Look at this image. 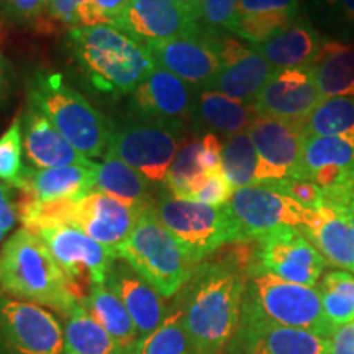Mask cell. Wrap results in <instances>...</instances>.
Wrapping results in <instances>:
<instances>
[{
    "label": "cell",
    "mask_w": 354,
    "mask_h": 354,
    "mask_svg": "<svg viewBox=\"0 0 354 354\" xmlns=\"http://www.w3.org/2000/svg\"><path fill=\"white\" fill-rule=\"evenodd\" d=\"M254 253L203 261L172 297L183 312L196 354H223L241 320L248 271Z\"/></svg>",
    "instance_id": "obj_1"
},
{
    "label": "cell",
    "mask_w": 354,
    "mask_h": 354,
    "mask_svg": "<svg viewBox=\"0 0 354 354\" xmlns=\"http://www.w3.org/2000/svg\"><path fill=\"white\" fill-rule=\"evenodd\" d=\"M63 271L77 302L84 304L95 284L107 281L117 259L112 251L74 225H57L37 232Z\"/></svg>",
    "instance_id": "obj_9"
},
{
    "label": "cell",
    "mask_w": 354,
    "mask_h": 354,
    "mask_svg": "<svg viewBox=\"0 0 354 354\" xmlns=\"http://www.w3.org/2000/svg\"><path fill=\"white\" fill-rule=\"evenodd\" d=\"M8 38V30H7V20L0 17V50L6 46Z\"/></svg>",
    "instance_id": "obj_53"
},
{
    "label": "cell",
    "mask_w": 354,
    "mask_h": 354,
    "mask_svg": "<svg viewBox=\"0 0 354 354\" xmlns=\"http://www.w3.org/2000/svg\"><path fill=\"white\" fill-rule=\"evenodd\" d=\"M256 117L258 112L253 104L234 100L214 88H207L198 92L192 130L196 133L207 130L228 138L236 133L246 131Z\"/></svg>",
    "instance_id": "obj_28"
},
{
    "label": "cell",
    "mask_w": 354,
    "mask_h": 354,
    "mask_svg": "<svg viewBox=\"0 0 354 354\" xmlns=\"http://www.w3.org/2000/svg\"><path fill=\"white\" fill-rule=\"evenodd\" d=\"M7 20L15 25L37 26L48 10V0H2Z\"/></svg>",
    "instance_id": "obj_42"
},
{
    "label": "cell",
    "mask_w": 354,
    "mask_h": 354,
    "mask_svg": "<svg viewBox=\"0 0 354 354\" xmlns=\"http://www.w3.org/2000/svg\"><path fill=\"white\" fill-rule=\"evenodd\" d=\"M287 197L295 201L308 210H317L326 203V194L320 185L305 179V177L292 176L289 179L276 184Z\"/></svg>",
    "instance_id": "obj_41"
},
{
    "label": "cell",
    "mask_w": 354,
    "mask_h": 354,
    "mask_svg": "<svg viewBox=\"0 0 354 354\" xmlns=\"http://www.w3.org/2000/svg\"><path fill=\"white\" fill-rule=\"evenodd\" d=\"M254 266L284 281L317 287L325 271L326 259L300 228H277L254 240Z\"/></svg>",
    "instance_id": "obj_12"
},
{
    "label": "cell",
    "mask_w": 354,
    "mask_h": 354,
    "mask_svg": "<svg viewBox=\"0 0 354 354\" xmlns=\"http://www.w3.org/2000/svg\"><path fill=\"white\" fill-rule=\"evenodd\" d=\"M248 133L258 153L256 184H277L295 174L304 145L302 127L258 115Z\"/></svg>",
    "instance_id": "obj_16"
},
{
    "label": "cell",
    "mask_w": 354,
    "mask_h": 354,
    "mask_svg": "<svg viewBox=\"0 0 354 354\" xmlns=\"http://www.w3.org/2000/svg\"><path fill=\"white\" fill-rule=\"evenodd\" d=\"M130 0H91L84 15V26L112 25Z\"/></svg>",
    "instance_id": "obj_44"
},
{
    "label": "cell",
    "mask_w": 354,
    "mask_h": 354,
    "mask_svg": "<svg viewBox=\"0 0 354 354\" xmlns=\"http://www.w3.org/2000/svg\"><path fill=\"white\" fill-rule=\"evenodd\" d=\"M63 354H128L92 318L82 304H76L64 315Z\"/></svg>",
    "instance_id": "obj_32"
},
{
    "label": "cell",
    "mask_w": 354,
    "mask_h": 354,
    "mask_svg": "<svg viewBox=\"0 0 354 354\" xmlns=\"http://www.w3.org/2000/svg\"><path fill=\"white\" fill-rule=\"evenodd\" d=\"M151 210L196 266L225 245L240 243V234L227 205L212 207L176 197L162 189L154 197Z\"/></svg>",
    "instance_id": "obj_6"
},
{
    "label": "cell",
    "mask_w": 354,
    "mask_h": 354,
    "mask_svg": "<svg viewBox=\"0 0 354 354\" xmlns=\"http://www.w3.org/2000/svg\"><path fill=\"white\" fill-rule=\"evenodd\" d=\"M320 185L326 203L354 190V135L307 136L295 174Z\"/></svg>",
    "instance_id": "obj_13"
},
{
    "label": "cell",
    "mask_w": 354,
    "mask_h": 354,
    "mask_svg": "<svg viewBox=\"0 0 354 354\" xmlns=\"http://www.w3.org/2000/svg\"><path fill=\"white\" fill-rule=\"evenodd\" d=\"M325 38L302 15L287 26L284 32L261 44H251L259 55L266 57L274 69H292L312 66Z\"/></svg>",
    "instance_id": "obj_27"
},
{
    "label": "cell",
    "mask_w": 354,
    "mask_h": 354,
    "mask_svg": "<svg viewBox=\"0 0 354 354\" xmlns=\"http://www.w3.org/2000/svg\"><path fill=\"white\" fill-rule=\"evenodd\" d=\"M300 17V0H240L232 35L261 44L290 26Z\"/></svg>",
    "instance_id": "obj_26"
},
{
    "label": "cell",
    "mask_w": 354,
    "mask_h": 354,
    "mask_svg": "<svg viewBox=\"0 0 354 354\" xmlns=\"http://www.w3.org/2000/svg\"><path fill=\"white\" fill-rule=\"evenodd\" d=\"M110 125L112 133L107 154L122 159L151 184H165L172 161L189 130L130 113H127L123 120Z\"/></svg>",
    "instance_id": "obj_8"
},
{
    "label": "cell",
    "mask_w": 354,
    "mask_h": 354,
    "mask_svg": "<svg viewBox=\"0 0 354 354\" xmlns=\"http://www.w3.org/2000/svg\"><path fill=\"white\" fill-rule=\"evenodd\" d=\"M95 162L88 166H63L48 169L26 166L24 177L13 189L35 201H81L95 189Z\"/></svg>",
    "instance_id": "obj_24"
},
{
    "label": "cell",
    "mask_w": 354,
    "mask_h": 354,
    "mask_svg": "<svg viewBox=\"0 0 354 354\" xmlns=\"http://www.w3.org/2000/svg\"><path fill=\"white\" fill-rule=\"evenodd\" d=\"M339 135H354L353 97L323 99L304 125V138Z\"/></svg>",
    "instance_id": "obj_34"
},
{
    "label": "cell",
    "mask_w": 354,
    "mask_h": 354,
    "mask_svg": "<svg viewBox=\"0 0 354 354\" xmlns=\"http://www.w3.org/2000/svg\"><path fill=\"white\" fill-rule=\"evenodd\" d=\"M64 328L48 308L0 294V354H63Z\"/></svg>",
    "instance_id": "obj_11"
},
{
    "label": "cell",
    "mask_w": 354,
    "mask_h": 354,
    "mask_svg": "<svg viewBox=\"0 0 354 354\" xmlns=\"http://www.w3.org/2000/svg\"><path fill=\"white\" fill-rule=\"evenodd\" d=\"M104 162L95 167V189L128 203L138 210L153 205L151 183L113 154H105Z\"/></svg>",
    "instance_id": "obj_30"
},
{
    "label": "cell",
    "mask_w": 354,
    "mask_h": 354,
    "mask_svg": "<svg viewBox=\"0 0 354 354\" xmlns=\"http://www.w3.org/2000/svg\"><path fill=\"white\" fill-rule=\"evenodd\" d=\"M241 318L307 330L325 338L335 331L323 312L318 287L294 284L258 266L248 271Z\"/></svg>",
    "instance_id": "obj_5"
},
{
    "label": "cell",
    "mask_w": 354,
    "mask_h": 354,
    "mask_svg": "<svg viewBox=\"0 0 354 354\" xmlns=\"http://www.w3.org/2000/svg\"><path fill=\"white\" fill-rule=\"evenodd\" d=\"M313 10H330V8H336V0H302Z\"/></svg>",
    "instance_id": "obj_52"
},
{
    "label": "cell",
    "mask_w": 354,
    "mask_h": 354,
    "mask_svg": "<svg viewBox=\"0 0 354 354\" xmlns=\"http://www.w3.org/2000/svg\"><path fill=\"white\" fill-rule=\"evenodd\" d=\"M258 153L250 133L241 131L228 136L221 153V171L233 189L256 185Z\"/></svg>",
    "instance_id": "obj_35"
},
{
    "label": "cell",
    "mask_w": 354,
    "mask_h": 354,
    "mask_svg": "<svg viewBox=\"0 0 354 354\" xmlns=\"http://www.w3.org/2000/svg\"><path fill=\"white\" fill-rule=\"evenodd\" d=\"M68 48L84 81L97 94L130 95L156 68L148 46L113 25L69 30Z\"/></svg>",
    "instance_id": "obj_2"
},
{
    "label": "cell",
    "mask_w": 354,
    "mask_h": 354,
    "mask_svg": "<svg viewBox=\"0 0 354 354\" xmlns=\"http://www.w3.org/2000/svg\"><path fill=\"white\" fill-rule=\"evenodd\" d=\"M322 295L323 312L330 325L338 326L354 322V274L348 271H330L317 286Z\"/></svg>",
    "instance_id": "obj_36"
},
{
    "label": "cell",
    "mask_w": 354,
    "mask_h": 354,
    "mask_svg": "<svg viewBox=\"0 0 354 354\" xmlns=\"http://www.w3.org/2000/svg\"><path fill=\"white\" fill-rule=\"evenodd\" d=\"M240 241H253L282 227L305 228L313 210L287 197L276 184H256L234 189L227 203Z\"/></svg>",
    "instance_id": "obj_10"
},
{
    "label": "cell",
    "mask_w": 354,
    "mask_h": 354,
    "mask_svg": "<svg viewBox=\"0 0 354 354\" xmlns=\"http://www.w3.org/2000/svg\"><path fill=\"white\" fill-rule=\"evenodd\" d=\"M216 37V33L202 28L196 35L149 43L146 46L159 68L169 71L198 91H207L214 87L221 69Z\"/></svg>",
    "instance_id": "obj_15"
},
{
    "label": "cell",
    "mask_w": 354,
    "mask_h": 354,
    "mask_svg": "<svg viewBox=\"0 0 354 354\" xmlns=\"http://www.w3.org/2000/svg\"><path fill=\"white\" fill-rule=\"evenodd\" d=\"M234 189L228 179L225 177L223 171L220 172H203L198 179L190 185L189 194L185 198L207 203L212 207L227 205L232 198Z\"/></svg>",
    "instance_id": "obj_40"
},
{
    "label": "cell",
    "mask_w": 354,
    "mask_h": 354,
    "mask_svg": "<svg viewBox=\"0 0 354 354\" xmlns=\"http://www.w3.org/2000/svg\"><path fill=\"white\" fill-rule=\"evenodd\" d=\"M312 68L323 99H354V44L338 39H325Z\"/></svg>",
    "instance_id": "obj_29"
},
{
    "label": "cell",
    "mask_w": 354,
    "mask_h": 354,
    "mask_svg": "<svg viewBox=\"0 0 354 354\" xmlns=\"http://www.w3.org/2000/svg\"><path fill=\"white\" fill-rule=\"evenodd\" d=\"M128 354H196L185 330L183 312L174 300L171 299L167 315L161 325L149 335L140 338Z\"/></svg>",
    "instance_id": "obj_33"
},
{
    "label": "cell",
    "mask_w": 354,
    "mask_h": 354,
    "mask_svg": "<svg viewBox=\"0 0 354 354\" xmlns=\"http://www.w3.org/2000/svg\"><path fill=\"white\" fill-rule=\"evenodd\" d=\"M216 48L221 69L212 88L234 100L254 104L276 69L251 44L240 41L234 35H218Z\"/></svg>",
    "instance_id": "obj_18"
},
{
    "label": "cell",
    "mask_w": 354,
    "mask_h": 354,
    "mask_svg": "<svg viewBox=\"0 0 354 354\" xmlns=\"http://www.w3.org/2000/svg\"><path fill=\"white\" fill-rule=\"evenodd\" d=\"M201 138L197 133H187L183 138L174 161L167 172L162 187L169 190L176 197H187L190 185L203 174L198 165V151H201Z\"/></svg>",
    "instance_id": "obj_37"
},
{
    "label": "cell",
    "mask_w": 354,
    "mask_h": 354,
    "mask_svg": "<svg viewBox=\"0 0 354 354\" xmlns=\"http://www.w3.org/2000/svg\"><path fill=\"white\" fill-rule=\"evenodd\" d=\"M336 10L344 24L354 30V0H336Z\"/></svg>",
    "instance_id": "obj_49"
},
{
    "label": "cell",
    "mask_w": 354,
    "mask_h": 354,
    "mask_svg": "<svg viewBox=\"0 0 354 354\" xmlns=\"http://www.w3.org/2000/svg\"><path fill=\"white\" fill-rule=\"evenodd\" d=\"M330 205L339 207V209H342L344 214H346L349 223H351V227H353V232H354V190H353V192H349L346 197L342 198V201L330 203Z\"/></svg>",
    "instance_id": "obj_50"
},
{
    "label": "cell",
    "mask_w": 354,
    "mask_h": 354,
    "mask_svg": "<svg viewBox=\"0 0 354 354\" xmlns=\"http://www.w3.org/2000/svg\"><path fill=\"white\" fill-rule=\"evenodd\" d=\"M17 220V190L12 185L0 183V230L8 233Z\"/></svg>",
    "instance_id": "obj_46"
},
{
    "label": "cell",
    "mask_w": 354,
    "mask_h": 354,
    "mask_svg": "<svg viewBox=\"0 0 354 354\" xmlns=\"http://www.w3.org/2000/svg\"><path fill=\"white\" fill-rule=\"evenodd\" d=\"M82 305L123 349L130 351L133 344L140 339L135 323L125 305L105 282L92 287L91 294Z\"/></svg>",
    "instance_id": "obj_31"
},
{
    "label": "cell",
    "mask_w": 354,
    "mask_h": 354,
    "mask_svg": "<svg viewBox=\"0 0 354 354\" xmlns=\"http://www.w3.org/2000/svg\"><path fill=\"white\" fill-rule=\"evenodd\" d=\"M117 258L127 261L165 299L174 297L196 268L151 207L141 210L131 234L118 248Z\"/></svg>",
    "instance_id": "obj_7"
},
{
    "label": "cell",
    "mask_w": 354,
    "mask_h": 354,
    "mask_svg": "<svg viewBox=\"0 0 354 354\" xmlns=\"http://www.w3.org/2000/svg\"><path fill=\"white\" fill-rule=\"evenodd\" d=\"M0 294L63 315L81 304L44 241L24 227L0 246Z\"/></svg>",
    "instance_id": "obj_3"
},
{
    "label": "cell",
    "mask_w": 354,
    "mask_h": 354,
    "mask_svg": "<svg viewBox=\"0 0 354 354\" xmlns=\"http://www.w3.org/2000/svg\"><path fill=\"white\" fill-rule=\"evenodd\" d=\"M6 234H7V233H3V232H2V230H0V243H2V241H3V238H6Z\"/></svg>",
    "instance_id": "obj_54"
},
{
    "label": "cell",
    "mask_w": 354,
    "mask_h": 354,
    "mask_svg": "<svg viewBox=\"0 0 354 354\" xmlns=\"http://www.w3.org/2000/svg\"><path fill=\"white\" fill-rule=\"evenodd\" d=\"M328 354H354V322L338 326L330 336Z\"/></svg>",
    "instance_id": "obj_47"
},
{
    "label": "cell",
    "mask_w": 354,
    "mask_h": 354,
    "mask_svg": "<svg viewBox=\"0 0 354 354\" xmlns=\"http://www.w3.org/2000/svg\"><path fill=\"white\" fill-rule=\"evenodd\" d=\"M140 214L141 210L118 198L92 190L77 201L73 225L117 256L118 248L128 240Z\"/></svg>",
    "instance_id": "obj_21"
},
{
    "label": "cell",
    "mask_w": 354,
    "mask_h": 354,
    "mask_svg": "<svg viewBox=\"0 0 354 354\" xmlns=\"http://www.w3.org/2000/svg\"><path fill=\"white\" fill-rule=\"evenodd\" d=\"M26 100L30 109L46 117L87 159L107 154L112 125L61 74L33 73L26 86Z\"/></svg>",
    "instance_id": "obj_4"
},
{
    "label": "cell",
    "mask_w": 354,
    "mask_h": 354,
    "mask_svg": "<svg viewBox=\"0 0 354 354\" xmlns=\"http://www.w3.org/2000/svg\"><path fill=\"white\" fill-rule=\"evenodd\" d=\"M300 230L330 264L354 274V232L339 207L325 203L313 210L310 223Z\"/></svg>",
    "instance_id": "obj_25"
},
{
    "label": "cell",
    "mask_w": 354,
    "mask_h": 354,
    "mask_svg": "<svg viewBox=\"0 0 354 354\" xmlns=\"http://www.w3.org/2000/svg\"><path fill=\"white\" fill-rule=\"evenodd\" d=\"M24 128V149L28 162L37 169L63 166H88L92 161L77 151L53 123L38 113L26 109L21 115Z\"/></svg>",
    "instance_id": "obj_23"
},
{
    "label": "cell",
    "mask_w": 354,
    "mask_h": 354,
    "mask_svg": "<svg viewBox=\"0 0 354 354\" xmlns=\"http://www.w3.org/2000/svg\"><path fill=\"white\" fill-rule=\"evenodd\" d=\"M323 100L312 66L277 69L254 100L258 115L282 118L302 127Z\"/></svg>",
    "instance_id": "obj_17"
},
{
    "label": "cell",
    "mask_w": 354,
    "mask_h": 354,
    "mask_svg": "<svg viewBox=\"0 0 354 354\" xmlns=\"http://www.w3.org/2000/svg\"><path fill=\"white\" fill-rule=\"evenodd\" d=\"M330 338L307 330L241 318L223 354H328Z\"/></svg>",
    "instance_id": "obj_20"
},
{
    "label": "cell",
    "mask_w": 354,
    "mask_h": 354,
    "mask_svg": "<svg viewBox=\"0 0 354 354\" xmlns=\"http://www.w3.org/2000/svg\"><path fill=\"white\" fill-rule=\"evenodd\" d=\"M113 26L149 44L202 32V26L172 0H130Z\"/></svg>",
    "instance_id": "obj_19"
},
{
    "label": "cell",
    "mask_w": 354,
    "mask_h": 354,
    "mask_svg": "<svg viewBox=\"0 0 354 354\" xmlns=\"http://www.w3.org/2000/svg\"><path fill=\"white\" fill-rule=\"evenodd\" d=\"M105 284L125 305L140 338L156 330L166 318L169 304L127 261L120 258L113 261Z\"/></svg>",
    "instance_id": "obj_22"
},
{
    "label": "cell",
    "mask_w": 354,
    "mask_h": 354,
    "mask_svg": "<svg viewBox=\"0 0 354 354\" xmlns=\"http://www.w3.org/2000/svg\"><path fill=\"white\" fill-rule=\"evenodd\" d=\"M24 128H21V115H17L0 136V183L17 187L25 174L24 165Z\"/></svg>",
    "instance_id": "obj_38"
},
{
    "label": "cell",
    "mask_w": 354,
    "mask_h": 354,
    "mask_svg": "<svg viewBox=\"0 0 354 354\" xmlns=\"http://www.w3.org/2000/svg\"><path fill=\"white\" fill-rule=\"evenodd\" d=\"M198 88L156 66L128 97L127 113L190 130Z\"/></svg>",
    "instance_id": "obj_14"
},
{
    "label": "cell",
    "mask_w": 354,
    "mask_h": 354,
    "mask_svg": "<svg viewBox=\"0 0 354 354\" xmlns=\"http://www.w3.org/2000/svg\"><path fill=\"white\" fill-rule=\"evenodd\" d=\"M172 2H176L177 6L183 7L194 20L198 21V15H201V0H172Z\"/></svg>",
    "instance_id": "obj_51"
},
{
    "label": "cell",
    "mask_w": 354,
    "mask_h": 354,
    "mask_svg": "<svg viewBox=\"0 0 354 354\" xmlns=\"http://www.w3.org/2000/svg\"><path fill=\"white\" fill-rule=\"evenodd\" d=\"M91 0H48L46 15L57 26L73 30L84 26V15Z\"/></svg>",
    "instance_id": "obj_43"
},
{
    "label": "cell",
    "mask_w": 354,
    "mask_h": 354,
    "mask_svg": "<svg viewBox=\"0 0 354 354\" xmlns=\"http://www.w3.org/2000/svg\"><path fill=\"white\" fill-rule=\"evenodd\" d=\"M221 153L223 143L215 133H203L201 138V151H198V165L203 172L221 171Z\"/></svg>",
    "instance_id": "obj_45"
},
{
    "label": "cell",
    "mask_w": 354,
    "mask_h": 354,
    "mask_svg": "<svg viewBox=\"0 0 354 354\" xmlns=\"http://www.w3.org/2000/svg\"><path fill=\"white\" fill-rule=\"evenodd\" d=\"M240 0H201L198 24L205 32L232 35L238 19Z\"/></svg>",
    "instance_id": "obj_39"
},
{
    "label": "cell",
    "mask_w": 354,
    "mask_h": 354,
    "mask_svg": "<svg viewBox=\"0 0 354 354\" xmlns=\"http://www.w3.org/2000/svg\"><path fill=\"white\" fill-rule=\"evenodd\" d=\"M12 92V69L7 57L0 50V102L8 99Z\"/></svg>",
    "instance_id": "obj_48"
}]
</instances>
